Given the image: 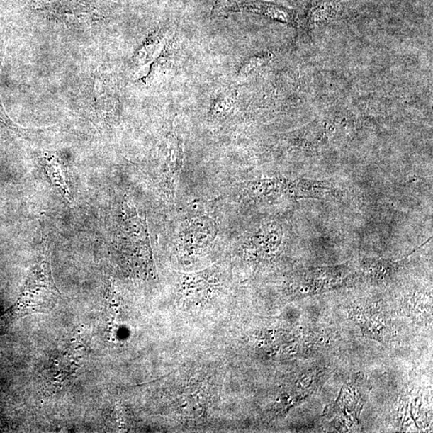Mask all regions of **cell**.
<instances>
[{
    "label": "cell",
    "mask_w": 433,
    "mask_h": 433,
    "mask_svg": "<svg viewBox=\"0 0 433 433\" xmlns=\"http://www.w3.org/2000/svg\"><path fill=\"white\" fill-rule=\"evenodd\" d=\"M224 11L229 12L248 11L261 15L293 27H298V15L295 10L283 5L264 1V0H242L240 2L225 4Z\"/></svg>",
    "instance_id": "1"
},
{
    "label": "cell",
    "mask_w": 433,
    "mask_h": 433,
    "mask_svg": "<svg viewBox=\"0 0 433 433\" xmlns=\"http://www.w3.org/2000/svg\"><path fill=\"white\" fill-rule=\"evenodd\" d=\"M288 179L274 178L242 183V197L259 202L286 196Z\"/></svg>",
    "instance_id": "2"
},
{
    "label": "cell",
    "mask_w": 433,
    "mask_h": 433,
    "mask_svg": "<svg viewBox=\"0 0 433 433\" xmlns=\"http://www.w3.org/2000/svg\"><path fill=\"white\" fill-rule=\"evenodd\" d=\"M339 191L329 181L304 179H288L286 196L293 198H323L335 196Z\"/></svg>",
    "instance_id": "3"
},
{
    "label": "cell",
    "mask_w": 433,
    "mask_h": 433,
    "mask_svg": "<svg viewBox=\"0 0 433 433\" xmlns=\"http://www.w3.org/2000/svg\"><path fill=\"white\" fill-rule=\"evenodd\" d=\"M216 235L215 223L209 218H197L185 224L181 237L188 245L193 246L211 242Z\"/></svg>",
    "instance_id": "4"
},
{
    "label": "cell",
    "mask_w": 433,
    "mask_h": 433,
    "mask_svg": "<svg viewBox=\"0 0 433 433\" xmlns=\"http://www.w3.org/2000/svg\"><path fill=\"white\" fill-rule=\"evenodd\" d=\"M255 237L261 247L265 251H276L282 242V228L277 223H268L262 225Z\"/></svg>",
    "instance_id": "5"
},
{
    "label": "cell",
    "mask_w": 433,
    "mask_h": 433,
    "mask_svg": "<svg viewBox=\"0 0 433 433\" xmlns=\"http://www.w3.org/2000/svg\"><path fill=\"white\" fill-rule=\"evenodd\" d=\"M338 10L339 3L337 0H320L314 4L308 12L307 26L326 21L337 15Z\"/></svg>",
    "instance_id": "6"
},
{
    "label": "cell",
    "mask_w": 433,
    "mask_h": 433,
    "mask_svg": "<svg viewBox=\"0 0 433 433\" xmlns=\"http://www.w3.org/2000/svg\"><path fill=\"white\" fill-rule=\"evenodd\" d=\"M45 171L55 186L62 191L64 195L70 198V193L68 185L65 181V176L62 167L59 161V158L52 154H46L45 157Z\"/></svg>",
    "instance_id": "7"
},
{
    "label": "cell",
    "mask_w": 433,
    "mask_h": 433,
    "mask_svg": "<svg viewBox=\"0 0 433 433\" xmlns=\"http://www.w3.org/2000/svg\"><path fill=\"white\" fill-rule=\"evenodd\" d=\"M272 58V54L267 52L257 55L249 58L244 62L237 72V80L244 81L248 77L253 75V73L257 72L262 66L266 64Z\"/></svg>",
    "instance_id": "8"
},
{
    "label": "cell",
    "mask_w": 433,
    "mask_h": 433,
    "mask_svg": "<svg viewBox=\"0 0 433 433\" xmlns=\"http://www.w3.org/2000/svg\"><path fill=\"white\" fill-rule=\"evenodd\" d=\"M237 100V93L234 89L223 91L218 96L216 101L213 103L211 109V114L215 116H223L229 113L235 106Z\"/></svg>",
    "instance_id": "9"
},
{
    "label": "cell",
    "mask_w": 433,
    "mask_h": 433,
    "mask_svg": "<svg viewBox=\"0 0 433 433\" xmlns=\"http://www.w3.org/2000/svg\"><path fill=\"white\" fill-rule=\"evenodd\" d=\"M5 46L6 42L4 41V38H0V70H1V67L3 64ZM0 120H1L6 126L9 128L10 130L17 133H23L24 131H26V129H23V128H21L16 124L15 122L12 121L9 117L7 112L5 111L1 97H0Z\"/></svg>",
    "instance_id": "10"
}]
</instances>
